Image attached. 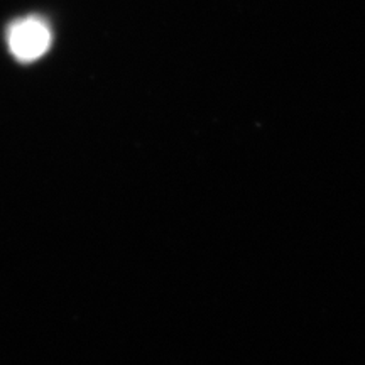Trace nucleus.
<instances>
[{"mask_svg": "<svg viewBox=\"0 0 365 365\" xmlns=\"http://www.w3.org/2000/svg\"><path fill=\"white\" fill-rule=\"evenodd\" d=\"M9 48L19 61L29 63L43 56L51 46V31L38 17H24L9 29Z\"/></svg>", "mask_w": 365, "mask_h": 365, "instance_id": "f257e3e1", "label": "nucleus"}]
</instances>
